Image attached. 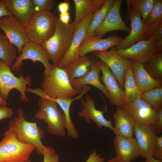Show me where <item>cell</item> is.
<instances>
[{
	"label": "cell",
	"mask_w": 162,
	"mask_h": 162,
	"mask_svg": "<svg viewBox=\"0 0 162 162\" xmlns=\"http://www.w3.org/2000/svg\"><path fill=\"white\" fill-rule=\"evenodd\" d=\"M18 117L11 119L8 124V128L15 134L21 142L35 146L37 153L43 155L45 152H55L51 147L44 145L41 140L44 137V130L37 124V123L27 121L24 116V112L18 108Z\"/></svg>",
	"instance_id": "6da1fadb"
},
{
	"label": "cell",
	"mask_w": 162,
	"mask_h": 162,
	"mask_svg": "<svg viewBox=\"0 0 162 162\" xmlns=\"http://www.w3.org/2000/svg\"><path fill=\"white\" fill-rule=\"evenodd\" d=\"M55 31L48 40L40 45L46 52L50 60L58 65L70 46L76 27L71 23H63L56 17Z\"/></svg>",
	"instance_id": "7a4b0ae2"
},
{
	"label": "cell",
	"mask_w": 162,
	"mask_h": 162,
	"mask_svg": "<svg viewBox=\"0 0 162 162\" xmlns=\"http://www.w3.org/2000/svg\"><path fill=\"white\" fill-rule=\"evenodd\" d=\"M35 94L40 98L38 102L39 109L35 114L34 118L42 120L47 124L49 133L60 136H65L66 118L64 113L58 109V104L45 96L42 89L37 90Z\"/></svg>",
	"instance_id": "3957f363"
},
{
	"label": "cell",
	"mask_w": 162,
	"mask_h": 162,
	"mask_svg": "<svg viewBox=\"0 0 162 162\" xmlns=\"http://www.w3.org/2000/svg\"><path fill=\"white\" fill-rule=\"evenodd\" d=\"M42 87L46 96L52 98H71L80 93L71 86L64 69L54 64L49 75L44 76Z\"/></svg>",
	"instance_id": "277c9868"
},
{
	"label": "cell",
	"mask_w": 162,
	"mask_h": 162,
	"mask_svg": "<svg viewBox=\"0 0 162 162\" xmlns=\"http://www.w3.org/2000/svg\"><path fill=\"white\" fill-rule=\"evenodd\" d=\"M56 17L50 11L36 10L25 27L29 41L40 45L50 38L55 30Z\"/></svg>",
	"instance_id": "5b68a950"
},
{
	"label": "cell",
	"mask_w": 162,
	"mask_h": 162,
	"mask_svg": "<svg viewBox=\"0 0 162 162\" xmlns=\"http://www.w3.org/2000/svg\"><path fill=\"white\" fill-rule=\"evenodd\" d=\"M34 145L20 141L9 128L0 141V162H24L30 159Z\"/></svg>",
	"instance_id": "8992f818"
},
{
	"label": "cell",
	"mask_w": 162,
	"mask_h": 162,
	"mask_svg": "<svg viewBox=\"0 0 162 162\" xmlns=\"http://www.w3.org/2000/svg\"><path fill=\"white\" fill-rule=\"evenodd\" d=\"M32 79L30 76L25 78L21 73L19 77H16L13 73L10 67L2 59H0V96L7 100L9 93L13 89H16L20 92L21 100L26 102L29 101L25 92L26 86H31Z\"/></svg>",
	"instance_id": "52a82bcc"
},
{
	"label": "cell",
	"mask_w": 162,
	"mask_h": 162,
	"mask_svg": "<svg viewBox=\"0 0 162 162\" xmlns=\"http://www.w3.org/2000/svg\"><path fill=\"white\" fill-rule=\"evenodd\" d=\"M116 51L124 58L143 64L156 53L162 51V40H141L126 49Z\"/></svg>",
	"instance_id": "ba28073f"
},
{
	"label": "cell",
	"mask_w": 162,
	"mask_h": 162,
	"mask_svg": "<svg viewBox=\"0 0 162 162\" xmlns=\"http://www.w3.org/2000/svg\"><path fill=\"white\" fill-rule=\"evenodd\" d=\"M30 59L33 62H41L45 68L44 76H48L50 72L52 65L49 61L46 52L40 45L30 42L26 43L22 48L21 52L16 57L14 63L11 66L12 71H19L22 70V62L25 60Z\"/></svg>",
	"instance_id": "9c48e42d"
},
{
	"label": "cell",
	"mask_w": 162,
	"mask_h": 162,
	"mask_svg": "<svg viewBox=\"0 0 162 162\" xmlns=\"http://www.w3.org/2000/svg\"><path fill=\"white\" fill-rule=\"evenodd\" d=\"M126 2L127 8L126 20L130 21V32L119 44L112 47L116 50L126 49L142 40L147 27L140 14L131 9L129 0Z\"/></svg>",
	"instance_id": "30bf717a"
},
{
	"label": "cell",
	"mask_w": 162,
	"mask_h": 162,
	"mask_svg": "<svg viewBox=\"0 0 162 162\" xmlns=\"http://www.w3.org/2000/svg\"><path fill=\"white\" fill-rule=\"evenodd\" d=\"M0 29L16 47L20 55L24 46L29 41L25 27L12 15H5L0 18Z\"/></svg>",
	"instance_id": "8fae6325"
},
{
	"label": "cell",
	"mask_w": 162,
	"mask_h": 162,
	"mask_svg": "<svg viewBox=\"0 0 162 162\" xmlns=\"http://www.w3.org/2000/svg\"><path fill=\"white\" fill-rule=\"evenodd\" d=\"M91 53L105 63L116 77L120 88H124V77L129 64V60L120 56L113 49L104 51H95Z\"/></svg>",
	"instance_id": "7c38bea8"
},
{
	"label": "cell",
	"mask_w": 162,
	"mask_h": 162,
	"mask_svg": "<svg viewBox=\"0 0 162 162\" xmlns=\"http://www.w3.org/2000/svg\"><path fill=\"white\" fill-rule=\"evenodd\" d=\"M102 76L100 80L103 82L109 95L111 104L117 107H121L124 103V91L119 86L117 80L109 67L100 60L97 61Z\"/></svg>",
	"instance_id": "4fadbf2b"
},
{
	"label": "cell",
	"mask_w": 162,
	"mask_h": 162,
	"mask_svg": "<svg viewBox=\"0 0 162 162\" xmlns=\"http://www.w3.org/2000/svg\"><path fill=\"white\" fill-rule=\"evenodd\" d=\"M122 0H115L102 24L93 35L102 38L107 32L116 30H122L129 34L130 28L122 20L120 14Z\"/></svg>",
	"instance_id": "5bb4252c"
},
{
	"label": "cell",
	"mask_w": 162,
	"mask_h": 162,
	"mask_svg": "<svg viewBox=\"0 0 162 162\" xmlns=\"http://www.w3.org/2000/svg\"><path fill=\"white\" fill-rule=\"evenodd\" d=\"M134 133L141 156L146 159L153 157L156 139L154 125L135 123Z\"/></svg>",
	"instance_id": "9a60e30c"
},
{
	"label": "cell",
	"mask_w": 162,
	"mask_h": 162,
	"mask_svg": "<svg viewBox=\"0 0 162 162\" xmlns=\"http://www.w3.org/2000/svg\"><path fill=\"white\" fill-rule=\"evenodd\" d=\"M133 116L136 123L146 125H154L157 112L151 104L141 98L130 103L124 104L121 106Z\"/></svg>",
	"instance_id": "2e32d148"
},
{
	"label": "cell",
	"mask_w": 162,
	"mask_h": 162,
	"mask_svg": "<svg viewBox=\"0 0 162 162\" xmlns=\"http://www.w3.org/2000/svg\"><path fill=\"white\" fill-rule=\"evenodd\" d=\"M123 39L122 37L115 34L105 38L93 35L85 38L79 47V55L81 57L94 52L107 51L109 48L118 45Z\"/></svg>",
	"instance_id": "e0dca14e"
},
{
	"label": "cell",
	"mask_w": 162,
	"mask_h": 162,
	"mask_svg": "<svg viewBox=\"0 0 162 162\" xmlns=\"http://www.w3.org/2000/svg\"><path fill=\"white\" fill-rule=\"evenodd\" d=\"M96 13L87 18L76 27L69 47L57 65L58 67L63 68L80 57L78 54L79 47L86 36L89 25Z\"/></svg>",
	"instance_id": "ac0fdd59"
},
{
	"label": "cell",
	"mask_w": 162,
	"mask_h": 162,
	"mask_svg": "<svg viewBox=\"0 0 162 162\" xmlns=\"http://www.w3.org/2000/svg\"><path fill=\"white\" fill-rule=\"evenodd\" d=\"M85 95V100L80 99L82 106H80L81 111L78 112V116L84 118L87 124H91V120L100 129L104 127L113 131L114 128L112 125V121L108 120L104 117L105 110H97L95 107L94 100L87 93Z\"/></svg>",
	"instance_id": "d6986e66"
},
{
	"label": "cell",
	"mask_w": 162,
	"mask_h": 162,
	"mask_svg": "<svg viewBox=\"0 0 162 162\" xmlns=\"http://www.w3.org/2000/svg\"><path fill=\"white\" fill-rule=\"evenodd\" d=\"M116 157L122 162H131L141 156L136 139L116 136L113 140Z\"/></svg>",
	"instance_id": "ffe728a7"
},
{
	"label": "cell",
	"mask_w": 162,
	"mask_h": 162,
	"mask_svg": "<svg viewBox=\"0 0 162 162\" xmlns=\"http://www.w3.org/2000/svg\"><path fill=\"white\" fill-rule=\"evenodd\" d=\"M4 1L8 11L25 27L36 11L31 0H4Z\"/></svg>",
	"instance_id": "44dd1931"
},
{
	"label": "cell",
	"mask_w": 162,
	"mask_h": 162,
	"mask_svg": "<svg viewBox=\"0 0 162 162\" xmlns=\"http://www.w3.org/2000/svg\"><path fill=\"white\" fill-rule=\"evenodd\" d=\"M115 120L113 132L116 136L133 137L136 122L133 116L121 107L113 113Z\"/></svg>",
	"instance_id": "7402d4cb"
},
{
	"label": "cell",
	"mask_w": 162,
	"mask_h": 162,
	"mask_svg": "<svg viewBox=\"0 0 162 162\" xmlns=\"http://www.w3.org/2000/svg\"><path fill=\"white\" fill-rule=\"evenodd\" d=\"M100 69L97 62L92 66L89 72L84 76L74 79L70 81L71 86L80 92L83 87L87 85H91L100 90L105 97L109 99L108 93L103 84L101 82L99 74Z\"/></svg>",
	"instance_id": "603a6c76"
},
{
	"label": "cell",
	"mask_w": 162,
	"mask_h": 162,
	"mask_svg": "<svg viewBox=\"0 0 162 162\" xmlns=\"http://www.w3.org/2000/svg\"><path fill=\"white\" fill-rule=\"evenodd\" d=\"M130 62L134 80L142 92L162 86V81L152 78L146 70L142 64L134 61H131Z\"/></svg>",
	"instance_id": "cb8c5ba5"
},
{
	"label": "cell",
	"mask_w": 162,
	"mask_h": 162,
	"mask_svg": "<svg viewBox=\"0 0 162 162\" xmlns=\"http://www.w3.org/2000/svg\"><path fill=\"white\" fill-rule=\"evenodd\" d=\"M90 87L85 86L79 95L75 98H52L45 96L55 102L59 105L63 112L66 121L67 134L68 136L75 139L79 137V133L70 118V109L72 103L77 99H80L82 97L87 93L89 90Z\"/></svg>",
	"instance_id": "d4e9b609"
},
{
	"label": "cell",
	"mask_w": 162,
	"mask_h": 162,
	"mask_svg": "<svg viewBox=\"0 0 162 162\" xmlns=\"http://www.w3.org/2000/svg\"><path fill=\"white\" fill-rule=\"evenodd\" d=\"M105 0H73L75 8V15L72 22L76 27L87 18L98 11Z\"/></svg>",
	"instance_id": "484cf974"
},
{
	"label": "cell",
	"mask_w": 162,
	"mask_h": 162,
	"mask_svg": "<svg viewBox=\"0 0 162 162\" xmlns=\"http://www.w3.org/2000/svg\"><path fill=\"white\" fill-rule=\"evenodd\" d=\"M94 57L93 56L86 55L80 57L63 68L70 81L83 76L89 72L92 65L97 61Z\"/></svg>",
	"instance_id": "4316f807"
},
{
	"label": "cell",
	"mask_w": 162,
	"mask_h": 162,
	"mask_svg": "<svg viewBox=\"0 0 162 162\" xmlns=\"http://www.w3.org/2000/svg\"><path fill=\"white\" fill-rule=\"evenodd\" d=\"M130 61L124 77V104L131 102L138 98H141L142 93L136 86L134 80Z\"/></svg>",
	"instance_id": "83f0119b"
},
{
	"label": "cell",
	"mask_w": 162,
	"mask_h": 162,
	"mask_svg": "<svg viewBox=\"0 0 162 162\" xmlns=\"http://www.w3.org/2000/svg\"><path fill=\"white\" fill-rule=\"evenodd\" d=\"M18 53L16 47L0 31V59L10 67L15 61Z\"/></svg>",
	"instance_id": "f1b7e54d"
},
{
	"label": "cell",
	"mask_w": 162,
	"mask_h": 162,
	"mask_svg": "<svg viewBox=\"0 0 162 162\" xmlns=\"http://www.w3.org/2000/svg\"><path fill=\"white\" fill-rule=\"evenodd\" d=\"M143 64L152 78L162 81V51L156 53Z\"/></svg>",
	"instance_id": "f546056e"
},
{
	"label": "cell",
	"mask_w": 162,
	"mask_h": 162,
	"mask_svg": "<svg viewBox=\"0 0 162 162\" xmlns=\"http://www.w3.org/2000/svg\"><path fill=\"white\" fill-rule=\"evenodd\" d=\"M115 0H105L101 8L96 13L90 22L85 38L92 35L104 20Z\"/></svg>",
	"instance_id": "4dcf8cb0"
},
{
	"label": "cell",
	"mask_w": 162,
	"mask_h": 162,
	"mask_svg": "<svg viewBox=\"0 0 162 162\" xmlns=\"http://www.w3.org/2000/svg\"><path fill=\"white\" fill-rule=\"evenodd\" d=\"M141 98L149 103L157 112L162 108V86L142 92Z\"/></svg>",
	"instance_id": "1f68e13d"
},
{
	"label": "cell",
	"mask_w": 162,
	"mask_h": 162,
	"mask_svg": "<svg viewBox=\"0 0 162 162\" xmlns=\"http://www.w3.org/2000/svg\"><path fill=\"white\" fill-rule=\"evenodd\" d=\"M155 0H129L131 9L137 12L145 22L151 10Z\"/></svg>",
	"instance_id": "d6a6232c"
},
{
	"label": "cell",
	"mask_w": 162,
	"mask_h": 162,
	"mask_svg": "<svg viewBox=\"0 0 162 162\" xmlns=\"http://www.w3.org/2000/svg\"><path fill=\"white\" fill-rule=\"evenodd\" d=\"M162 40V21L147 26L142 40Z\"/></svg>",
	"instance_id": "836d02e7"
},
{
	"label": "cell",
	"mask_w": 162,
	"mask_h": 162,
	"mask_svg": "<svg viewBox=\"0 0 162 162\" xmlns=\"http://www.w3.org/2000/svg\"><path fill=\"white\" fill-rule=\"evenodd\" d=\"M162 21V0H155L153 6L144 22L148 26Z\"/></svg>",
	"instance_id": "e575fe53"
},
{
	"label": "cell",
	"mask_w": 162,
	"mask_h": 162,
	"mask_svg": "<svg viewBox=\"0 0 162 162\" xmlns=\"http://www.w3.org/2000/svg\"><path fill=\"white\" fill-rule=\"evenodd\" d=\"M34 5L36 10L49 11L55 5L53 0H31Z\"/></svg>",
	"instance_id": "d590c367"
},
{
	"label": "cell",
	"mask_w": 162,
	"mask_h": 162,
	"mask_svg": "<svg viewBox=\"0 0 162 162\" xmlns=\"http://www.w3.org/2000/svg\"><path fill=\"white\" fill-rule=\"evenodd\" d=\"M155 159L160 160H162V136H158L156 135L155 148L153 155Z\"/></svg>",
	"instance_id": "8d00e7d4"
},
{
	"label": "cell",
	"mask_w": 162,
	"mask_h": 162,
	"mask_svg": "<svg viewBox=\"0 0 162 162\" xmlns=\"http://www.w3.org/2000/svg\"><path fill=\"white\" fill-rule=\"evenodd\" d=\"M155 134L158 136L162 132V108L157 112L156 120L154 125Z\"/></svg>",
	"instance_id": "74e56055"
},
{
	"label": "cell",
	"mask_w": 162,
	"mask_h": 162,
	"mask_svg": "<svg viewBox=\"0 0 162 162\" xmlns=\"http://www.w3.org/2000/svg\"><path fill=\"white\" fill-rule=\"evenodd\" d=\"M13 114V111L11 108L0 105V121L5 118H10Z\"/></svg>",
	"instance_id": "f35d334b"
},
{
	"label": "cell",
	"mask_w": 162,
	"mask_h": 162,
	"mask_svg": "<svg viewBox=\"0 0 162 162\" xmlns=\"http://www.w3.org/2000/svg\"><path fill=\"white\" fill-rule=\"evenodd\" d=\"M43 155V162H59V155L56 152L53 153L45 152Z\"/></svg>",
	"instance_id": "ab89813d"
},
{
	"label": "cell",
	"mask_w": 162,
	"mask_h": 162,
	"mask_svg": "<svg viewBox=\"0 0 162 162\" xmlns=\"http://www.w3.org/2000/svg\"><path fill=\"white\" fill-rule=\"evenodd\" d=\"M104 158L101 157L99 154H97L96 150L94 149L93 152H91L85 162H104Z\"/></svg>",
	"instance_id": "60d3db41"
},
{
	"label": "cell",
	"mask_w": 162,
	"mask_h": 162,
	"mask_svg": "<svg viewBox=\"0 0 162 162\" xmlns=\"http://www.w3.org/2000/svg\"><path fill=\"white\" fill-rule=\"evenodd\" d=\"M69 7V2L67 0L60 3L58 6V9L60 13L68 12Z\"/></svg>",
	"instance_id": "b9f144b4"
},
{
	"label": "cell",
	"mask_w": 162,
	"mask_h": 162,
	"mask_svg": "<svg viewBox=\"0 0 162 162\" xmlns=\"http://www.w3.org/2000/svg\"><path fill=\"white\" fill-rule=\"evenodd\" d=\"M70 13L67 12L60 13L58 19L60 22L63 23L67 24L70 23Z\"/></svg>",
	"instance_id": "7bdbcfd3"
},
{
	"label": "cell",
	"mask_w": 162,
	"mask_h": 162,
	"mask_svg": "<svg viewBox=\"0 0 162 162\" xmlns=\"http://www.w3.org/2000/svg\"><path fill=\"white\" fill-rule=\"evenodd\" d=\"M5 15H11L7 10L4 0H0V18Z\"/></svg>",
	"instance_id": "ee69618b"
},
{
	"label": "cell",
	"mask_w": 162,
	"mask_h": 162,
	"mask_svg": "<svg viewBox=\"0 0 162 162\" xmlns=\"http://www.w3.org/2000/svg\"><path fill=\"white\" fill-rule=\"evenodd\" d=\"M143 162H162L161 160H157L152 157L146 159L145 161Z\"/></svg>",
	"instance_id": "f6af8a7d"
},
{
	"label": "cell",
	"mask_w": 162,
	"mask_h": 162,
	"mask_svg": "<svg viewBox=\"0 0 162 162\" xmlns=\"http://www.w3.org/2000/svg\"><path fill=\"white\" fill-rule=\"evenodd\" d=\"M106 162H122L116 157L113 158Z\"/></svg>",
	"instance_id": "bcb514c9"
},
{
	"label": "cell",
	"mask_w": 162,
	"mask_h": 162,
	"mask_svg": "<svg viewBox=\"0 0 162 162\" xmlns=\"http://www.w3.org/2000/svg\"><path fill=\"white\" fill-rule=\"evenodd\" d=\"M7 102L0 96V105L6 106Z\"/></svg>",
	"instance_id": "7dc6e473"
},
{
	"label": "cell",
	"mask_w": 162,
	"mask_h": 162,
	"mask_svg": "<svg viewBox=\"0 0 162 162\" xmlns=\"http://www.w3.org/2000/svg\"><path fill=\"white\" fill-rule=\"evenodd\" d=\"M24 162H31V160L30 159H29Z\"/></svg>",
	"instance_id": "c3c4849f"
}]
</instances>
